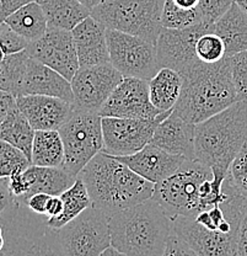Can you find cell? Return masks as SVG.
<instances>
[{
  "label": "cell",
  "instance_id": "cell-4",
  "mask_svg": "<svg viewBox=\"0 0 247 256\" xmlns=\"http://www.w3.org/2000/svg\"><path fill=\"white\" fill-rule=\"evenodd\" d=\"M111 246L128 256H163L172 220L153 198L108 217Z\"/></svg>",
  "mask_w": 247,
  "mask_h": 256
},
{
  "label": "cell",
  "instance_id": "cell-40",
  "mask_svg": "<svg viewBox=\"0 0 247 256\" xmlns=\"http://www.w3.org/2000/svg\"><path fill=\"white\" fill-rule=\"evenodd\" d=\"M16 202L9 186V178H0V217Z\"/></svg>",
  "mask_w": 247,
  "mask_h": 256
},
{
  "label": "cell",
  "instance_id": "cell-9",
  "mask_svg": "<svg viewBox=\"0 0 247 256\" xmlns=\"http://www.w3.org/2000/svg\"><path fill=\"white\" fill-rule=\"evenodd\" d=\"M110 63L124 76L150 80L159 72L156 44L142 37L107 30Z\"/></svg>",
  "mask_w": 247,
  "mask_h": 256
},
{
  "label": "cell",
  "instance_id": "cell-11",
  "mask_svg": "<svg viewBox=\"0 0 247 256\" xmlns=\"http://www.w3.org/2000/svg\"><path fill=\"white\" fill-rule=\"evenodd\" d=\"M214 31V24L202 21L186 28H163L156 42L159 68H170L181 76L201 63L196 53L199 37Z\"/></svg>",
  "mask_w": 247,
  "mask_h": 256
},
{
  "label": "cell",
  "instance_id": "cell-30",
  "mask_svg": "<svg viewBox=\"0 0 247 256\" xmlns=\"http://www.w3.org/2000/svg\"><path fill=\"white\" fill-rule=\"evenodd\" d=\"M5 236L6 242L0 252V256H63L60 249L55 250L47 242L9 233H5Z\"/></svg>",
  "mask_w": 247,
  "mask_h": 256
},
{
  "label": "cell",
  "instance_id": "cell-2",
  "mask_svg": "<svg viewBox=\"0 0 247 256\" xmlns=\"http://www.w3.org/2000/svg\"><path fill=\"white\" fill-rule=\"evenodd\" d=\"M78 178L86 186L92 207L102 210L108 217L151 198L155 188V184L103 152L81 170Z\"/></svg>",
  "mask_w": 247,
  "mask_h": 256
},
{
  "label": "cell",
  "instance_id": "cell-31",
  "mask_svg": "<svg viewBox=\"0 0 247 256\" xmlns=\"http://www.w3.org/2000/svg\"><path fill=\"white\" fill-rule=\"evenodd\" d=\"M204 20L201 8L196 9H182L177 6L172 0H165L161 25L165 28H186L197 25Z\"/></svg>",
  "mask_w": 247,
  "mask_h": 256
},
{
  "label": "cell",
  "instance_id": "cell-13",
  "mask_svg": "<svg viewBox=\"0 0 247 256\" xmlns=\"http://www.w3.org/2000/svg\"><path fill=\"white\" fill-rule=\"evenodd\" d=\"M25 50L31 58L54 69L69 82L80 68L71 31L48 28L41 38L28 42Z\"/></svg>",
  "mask_w": 247,
  "mask_h": 256
},
{
  "label": "cell",
  "instance_id": "cell-21",
  "mask_svg": "<svg viewBox=\"0 0 247 256\" xmlns=\"http://www.w3.org/2000/svg\"><path fill=\"white\" fill-rule=\"evenodd\" d=\"M217 32L227 46V57L247 50V12L236 2L214 22Z\"/></svg>",
  "mask_w": 247,
  "mask_h": 256
},
{
  "label": "cell",
  "instance_id": "cell-27",
  "mask_svg": "<svg viewBox=\"0 0 247 256\" xmlns=\"http://www.w3.org/2000/svg\"><path fill=\"white\" fill-rule=\"evenodd\" d=\"M31 162L37 166H63L64 146L59 130H36Z\"/></svg>",
  "mask_w": 247,
  "mask_h": 256
},
{
  "label": "cell",
  "instance_id": "cell-16",
  "mask_svg": "<svg viewBox=\"0 0 247 256\" xmlns=\"http://www.w3.org/2000/svg\"><path fill=\"white\" fill-rule=\"evenodd\" d=\"M16 105L36 130H59L74 112L73 104L53 96L22 95Z\"/></svg>",
  "mask_w": 247,
  "mask_h": 256
},
{
  "label": "cell",
  "instance_id": "cell-15",
  "mask_svg": "<svg viewBox=\"0 0 247 256\" xmlns=\"http://www.w3.org/2000/svg\"><path fill=\"white\" fill-rule=\"evenodd\" d=\"M172 232L199 256H233L236 252L238 236L208 230L191 217L172 220Z\"/></svg>",
  "mask_w": 247,
  "mask_h": 256
},
{
  "label": "cell",
  "instance_id": "cell-43",
  "mask_svg": "<svg viewBox=\"0 0 247 256\" xmlns=\"http://www.w3.org/2000/svg\"><path fill=\"white\" fill-rule=\"evenodd\" d=\"M16 106V98L0 90V124L7 117L10 111Z\"/></svg>",
  "mask_w": 247,
  "mask_h": 256
},
{
  "label": "cell",
  "instance_id": "cell-33",
  "mask_svg": "<svg viewBox=\"0 0 247 256\" xmlns=\"http://www.w3.org/2000/svg\"><path fill=\"white\" fill-rule=\"evenodd\" d=\"M196 53L202 63L215 64L227 58V46L217 32L211 31L199 37Z\"/></svg>",
  "mask_w": 247,
  "mask_h": 256
},
{
  "label": "cell",
  "instance_id": "cell-46",
  "mask_svg": "<svg viewBox=\"0 0 247 256\" xmlns=\"http://www.w3.org/2000/svg\"><path fill=\"white\" fill-rule=\"evenodd\" d=\"M79 2H80L82 5H85L87 9L92 10L96 6H99L100 4H102L103 2H106V0H79Z\"/></svg>",
  "mask_w": 247,
  "mask_h": 256
},
{
  "label": "cell",
  "instance_id": "cell-47",
  "mask_svg": "<svg viewBox=\"0 0 247 256\" xmlns=\"http://www.w3.org/2000/svg\"><path fill=\"white\" fill-rule=\"evenodd\" d=\"M101 256H128L126 254H122V252H119L118 250H116L115 248H108L107 250H105V252H102V255Z\"/></svg>",
  "mask_w": 247,
  "mask_h": 256
},
{
  "label": "cell",
  "instance_id": "cell-49",
  "mask_svg": "<svg viewBox=\"0 0 247 256\" xmlns=\"http://www.w3.org/2000/svg\"><path fill=\"white\" fill-rule=\"evenodd\" d=\"M5 242H6V236H5V233L4 234H0V252H1V250L4 249Z\"/></svg>",
  "mask_w": 247,
  "mask_h": 256
},
{
  "label": "cell",
  "instance_id": "cell-41",
  "mask_svg": "<svg viewBox=\"0 0 247 256\" xmlns=\"http://www.w3.org/2000/svg\"><path fill=\"white\" fill-rule=\"evenodd\" d=\"M50 198V194H34L32 196L26 200L25 204L30 208L31 210L37 214H46L47 212V204Z\"/></svg>",
  "mask_w": 247,
  "mask_h": 256
},
{
  "label": "cell",
  "instance_id": "cell-39",
  "mask_svg": "<svg viewBox=\"0 0 247 256\" xmlns=\"http://www.w3.org/2000/svg\"><path fill=\"white\" fill-rule=\"evenodd\" d=\"M236 252L240 256H247V197L244 204L243 216H241L240 226L238 233V246Z\"/></svg>",
  "mask_w": 247,
  "mask_h": 256
},
{
  "label": "cell",
  "instance_id": "cell-29",
  "mask_svg": "<svg viewBox=\"0 0 247 256\" xmlns=\"http://www.w3.org/2000/svg\"><path fill=\"white\" fill-rule=\"evenodd\" d=\"M30 56L26 50L6 54L0 62V90L18 98Z\"/></svg>",
  "mask_w": 247,
  "mask_h": 256
},
{
  "label": "cell",
  "instance_id": "cell-38",
  "mask_svg": "<svg viewBox=\"0 0 247 256\" xmlns=\"http://www.w3.org/2000/svg\"><path fill=\"white\" fill-rule=\"evenodd\" d=\"M163 256H199L172 232Z\"/></svg>",
  "mask_w": 247,
  "mask_h": 256
},
{
  "label": "cell",
  "instance_id": "cell-10",
  "mask_svg": "<svg viewBox=\"0 0 247 256\" xmlns=\"http://www.w3.org/2000/svg\"><path fill=\"white\" fill-rule=\"evenodd\" d=\"M171 112H164L155 120L102 117V152L113 156H127L138 153L150 143L156 127Z\"/></svg>",
  "mask_w": 247,
  "mask_h": 256
},
{
  "label": "cell",
  "instance_id": "cell-17",
  "mask_svg": "<svg viewBox=\"0 0 247 256\" xmlns=\"http://www.w3.org/2000/svg\"><path fill=\"white\" fill-rule=\"evenodd\" d=\"M116 158L138 175L153 184L161 182L174 175L187 160L183 156L167 153L150 143L138 153Z\"/></svg>",
  "mask_w": 247,
  "mask_h": 256
},
{
  "label": "cell",
  "instance_id": "cell-8",
  "mask_svg": "<svg viewBox=\"0 0 247 256\" xmlns=\"http://www.w3.org/2000/svg\"><path fill=\"white\" fill-rule=\"evenodd\" d=\"M54 232L63 256H101L111 248L108 216L92 206Z\"/></svg>",
  "mask_w": 247,
  "mask_h": 256
},
{
  "label": "cell",
  "instance_id": "cell-45",
  "mask_svg": "<svg viewBox=\"0 0 247 256\" xmlns=\"http://www.w3.org/2000/svg\"><path fill=\"white\" fill-rule=\"evenodd\" d=\"M177 6L182 9H196L199 8V0H172Z\"/></svg>",
  "mask_w": 247,
  "mask_h": 256
},
{
  "label": "cell",
  "instance_id": "cell-7",
  "mask_svg": "<svg viewBox=\"0 0 247 256\" xmlns=\"http://www.w3.org/2000/svg\"><path fill=\"white\" fill-rule=\"evenodd\" d=\"M64 146L63 169L74 178L103 149L102 117L94 112L74 110L59 128Z\"/></svg>",
  "mask_w": 247,
  "mask_h": 256
},
{
  "label": "cell",
  "instance_id": "cell-28",
  "mask_svg": "<svg viewBox=\"0 0 247 256\" xmlns=\"http://www.w3.org/2000/svg\"><path fill=\"white\" fill-rule=\"evenodd\" d=\"M60 198L63 200L62 213L57 217L48 218L47 220V226L53 230L60 229L63 226L75 220L84 210L92 206L86 186L80 178H76L73 186L60 194Z\"/></svg>",
  "mask_w": 247,
  "mask_h": 256
},
{
  "label": "cell",
  "instance_id": "cell-25",
  "mask_svg": "<svg viewBox=\"0 0 247 256\" xmlns=\"http://www.w3.org/2000/svg\"><path fill=\"white\" fill-rule=\"evenodd\" d=\"M5 22L27 42L39 40L48 30L46 15L36 0L21 6Z\"/></svg>",
  "mask_w": 247,
  "mask_h": 256
},
{
  "label": "cell",
  "instance_id": "cell-34",
  "mask_svg": "<svg viewBox=\"0 0 247 256\" xmlns=\"http://www.w3.org/2000/svg\"><path fill=\"white\" fill-rule=\"evenodd\" d=\"M227 182L236 192L247 197V144L231 162Z\"/></svg>",
  "mask_w": 247,
  "mask_h": 256
},
{
  "label": "cell",
  "instance_id": "cell-20",
  "mask_svg": "<svg viewBox=\"0 0 247 256\" xmlns=\"http://www.w3.org/2000/svg\"><path fill=\"white\" fill-rule=\"evenodd\" d=\"M22 95L53 96L63 98L70 104L74 102L70 82L54 69L31 57L21 85L20 96Z\"/></svg>",
  "mask_w": 247,
  "mask_h": 256
},
{
  "label": "cell",
  "instance_id": "cell-23",
  "mask_svg": "<svg viewBox=\"0 0 247 256\" xmlns=\"http://www.w3.org/2000/svg\"><path fill=\"white\" fill-rule=\"evenodd\" d=\"M183 78L179 72L170 68L159 69L149 80L151 104L160 112L174 111L181 95Z\"/></svg>",
  "mask_w": 247,
  "mask_h": 256
},
{
  "label": "cell",
  "instance_id": "cell-50",
  "mask_svg": "<svg viewBox=\"0 0 247 256\" xmlns=\"http://www.w3.org/2000/svg\"><path fill=\"white\" fill-rule=\"evenodd\" d=\"M5 56H6V54H5L4 50H2V47L0 46V62H1V60H4V57H5Z\"/></svg>",
  "mask_w": 247,
  "mask_h": 256
},
{
  "label": "cell",
  "instance_id": "cell-18",
  "mask_svg": "<svg viewBox=\"0 0 247 256\" xmlns=\"http://www.w3.org/2000/svg\"><path fill=\"white\" fill-rule=\"evenodd\" d=\"M150 144L174 156L196 160V124L172 111L156 127Z\"/></svg>",
  "mask_w": 247,
  "mask_h": 256
},
{
  "label": "cell",
  "instance_id": "cell-3",
  "mask_svg": "<svg viewBox=\"0 0 247 256\" xmlns=\"http://www.w3.org/2000/svg\"><path fill=\"white\" fill-rule=\"evenodd\" d=\"M182 78L181 95L174 112L191 124H201L239 101L229 57L215 64L198 63Z\"/></svg>",
  "mask_w": 247,
  "mask_h": 256
},
{
  "label": "cell",
  "instance_id": "cell-26",
  "mask_svg": "<svg viewBox=\"0 0 247 256\" xmlns=\"http://www.w3.org/2000/svg\"><path fill=\"white\" fill-rule=\"evenodd\" d=\"M34 133L36 130L31 126L17 105L0 124V140L20 149L30 160L32 156Z\"/></svg>",
  "mask_w": 247,
  "mask_h": 256
},
{
  "label": "cell",
  "instance_id": "cell-44",
  "mask_svg": "<svg viewBox=\"0 0 247 256\" xmlns=\"http://www.w3.org/2000/svg\"><path fill=\"white\" fill-rule=\"evenodd\" d=\"M63 210V200L60 198V196H50L48 204H47V212L46 216H48V218L57 217L62 213Z\"/></svg>",
  "mask_w": 247,
  "mask_h": 256
},
{
  "label": "cell",
  "instance_id": "cell-32",
  "mask_svg": "<svg viewBox=\"0 0 247 256\" xmlns=\"http://www.w3.org/2000/svg\"><path fill=\"white\" fill-rule=\"evenodd\" d=\"M31 160L11 144L0 140V178H10L31 166Z\"/></svg>",
  "mask_w": 247,
  "mask_h": 256
},
{
  "label": "cell",
  "instance_id": "cell-19",
  "mask_svg": "<svg viewBox=\"0 0 247 256\" xmlns=\"http://www.w3.org/2000/svg\"><path fill=\"white\" fill-rule=\"evenodd\" d=\"M71 34L80 68L110 63L107 28L99 20L90 15L75 26Z\"/></svg>",
  "mask_w": 247,
  "mask_h": 256
},
{
  "label": "cell",
  "instance_id": "cell-5",
  "mask_svg": "<svg viewBox=\"0 0 247 256\" xmlns=\"http://www.w3.org/2000/svg\"><path fill=\"white\" fill-rule=\"evenodd\" d=\"M247 144V101L196 124V160L227 174L234 159Z\"/></svg>",
  "mask_w": 247,
  "mask_h": 256
},
{
  "label": "cell",
  "instance_id": "cell-35",
  "mask_svg": "<svg viewBox=\"0 0 247 256\" xmlns=\"http://www.w3.org/2000/svg\"><path fill=\"white\" fill-rule=\"evenodd\" d=\"M229 60L239 101H247V50L229 57Z\"/></svg>",
  "mask_w": 247,
  "mask_h": 256
},
{
  "label": "cell",
  "instance_id": "cell-22",
  "mask_svg": "<svg viewBox=\"0 0 247 256\" xmlns=\"http://www.w3.org/2000/svg\"><path fill=\"white\" fill-rule=\"evenodd\" d=\"M30 184L27 197L34 194H47L50 196H60L75 182L76 178L66 172L63 168H48L31 165L23 172ZM25 200V202H26Z\"/></svg>",
  "mask_w": 247,
  "mask_h": 256
},
{
  "label": "cell",
  "instance_id": "cell-42",
  "mask_svg": "<svg viewBox=\"0 0 247 256\" xmlns=\"http://www.w3.org/2000/svg\"><path fill=\"white\" fill-rule=\"evenodd\" d=\"M31 2L34 0H0V24H4L10 15Z\"/></svg>",
  "mask_w": 247,
  "mask_h": 256
},
{
  "label": "cell",
  "instance_id": "cell-1",
  "mask_svg": "<svg viewBox=\"0 0 247 256\" xmlns=\"http://www.w3.org/2000/svg\"><path fill=\"white\" fill-rule=\"evenodd\" d=\"M227 176L198 160L187 159L174 175L155 184L151 198L164 208L171 220L195 217L229 197L231 188Z\"/></svg>",
  "mask_w": 247,
  "mask_h": 256
},
{
  "label": "cell",
  "instance_id": "cell-14",
  "mask_svg": "<svg viewBox=\"0 0 247 256\" xmlns=\"http://www.w3.org/2000/svg\"><path fill=\"white\" fill-rule=\"evenodd\" d=\"M160 112L151 104L149 80L123 78L102 106L101 117L155 120Z\"/></svg>",
  "mask_w": 247,
  "mask_h": 256
},
{
  "label": "cell",
  "instance_id": "cell-51",
  "mask_svg": "<svg viewBox=\"0 0 247 256\" xmlns=\"http://www.w3.org/2000/svg\"><path fill=\"white\" fill-rule=\"evenodd\" d=\"M233 256H240V255H239V254H238V252H235V254H234Z\"/></svg>",
  "mask_w": 247,
  "mask_h": 256
},
{
  "label": "cell",
  "instance_id": "cell-24",
  "mask_svg": "<svg viewBox=\"0 0 247 256\" xmlns=\"http://www.w3.org/2000/svg\"><path fill=\"white\" fill-rule=\"evenodd\" d=\"M46 15L48 28L71 31L91 15L79 0H36Z\"/></svg>",
  "mask_w": 247,
  "mask_h": 256
},
{
  "label": "cell",
  "instance_id": "cell-36",
  "mask_svg": "<svg viewBox=\"0 0 247 256\" xmlns=\"http://www.w3.org/2000/svg\"><path fill=\"white\" fill-rule=\"evenodd\" d=\"M27 44L28 42L14 30H11L6 22L0 24V46L4 50L5 54H12L25 50Z\"/></svg>",
  "mask_w": 247,
  "mask_h": 256
},
{
  "label": "cell",
  "instance_id": "cell-12",
  "mask_svg": "<svg viewBox=\"0 0 247 256\" xmlns=\"http://www.w3.org/2000/svg\"><path fill=\"white\" fill-rule=\"evenodd\" d=\"M123 78L111 63L79 68L70 80L74 110L99 114Z\"/></svg>",
  "mask_w": 247,
  "mask_h": 256
},
{
  "label": "cell",
  "instance_id": "cell-37",
  "mask_svg": "<svg viewBox=\"0 0 247 256\" xmlns=\"http://www.w3.org/2000/svg\"><path fill=\"white\" fill-rule=\"evenodd\" d=\"M235 0H199V8L203 12L204 20L214 24L219 18H222Z\"/></svg>",
  "mask_w": 247,
  "mask_h": 256
},
{
  "label": "cell",
  "instance_id": "cell-6",
  "mask_svg": "<svg viewBox=\"0 0 247 256\" xmlns=\"http://www.w3.org/2000/svg\"><path fill=\"white\" fill-rule=\"evenodd\" d=\"M164 4L165 0H106L91 10V16L107 30L142 37L156 44L163 30Z\"/></svg>",
  "mask_w": 247,
  "mask_h": 256
},
{
  "label": "cell",
  "instance_id": "cell-48",
  "mask_svg": "<svg viewBox=\"0 0 247 256\" xmlns=\"http://www.w3.org/2000/svg\"><path fill=\"white\" fill-rule=\"evenodd\" d=\"M235 2L244 10V12H247V0H235Z\"/></svg>",
  "mask_w": 247,
  "mask_h": 256
}]
</instances>
